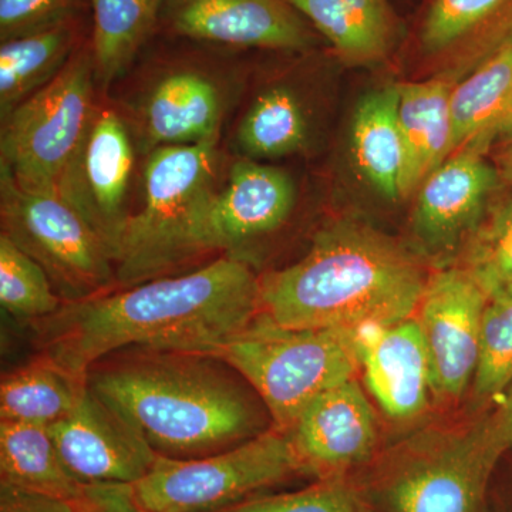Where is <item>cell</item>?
Here are the masks:
<instances>
[{"label":"cell","instance_id":"cell-28","mask_svg":"<svg viewBox=\"0 0 512 512\" xmlns=\"http://www.w3.org/2000/svg\"><path fill=\"white\" fill-rule=\"evenodd\" d=\"M97 84L109 87L150 35L164 0H90Z\"/></svg>","mask_w":512,"mask_h":512},{"label":"cell","instance_id":"cell-12","mask_svg":"<svg viewBox=\"0 0 512 512\" xmlns=\"http://www.w3.org/2000/svg\"><path fill=\"white\" fill-rule=\"evenodd\" d=\"M231 103L224 77L200 66L161 70L130 106L134 137L148 151L167 146L218 144Z\"/></svg>","mask_w":512,"mask_h":512},{"label":"cell","instance_id":"cell-15","mask_svg":"<svg viewBox=\"0 0 512 512\" xmlns=\"http://www.w3.org/2000/svg\"><path fill=\"white\" fill-rule=\"evenodd\" d=\"M49 430L64 463L83 484H136L158 458L143 434L90 387Z\"/></svg>","mask_w":512,"mask_h":512},{"label":"cell","instance_id":"cell-36","mask_svg":"<svg viewBox=\"0 0 512 512\" xmlns=\"http://www.w3.org/2000/svg\"><path fill=\"white\" fill-rule=\"evenodd\" d=\"M503 402L493 414H488V426L497 446L507 453L512 448V382L503 394Z\"/></svg>","mask_w":512,"mask_h":512},{"label":"cell","instance_id":"cell-17","mask_svg":"<svg viewBox=\"0 0 512 512\" xmlns=\"http://www.w3.org/2000/svg\"><path fill=\"white\" fill-rule=\"evenodd\" d=\"M359 372L373 399L390 419L407 421L430 403V362L416 316L355 329Z\"/></svg>","mask_w":512,"mask_h":512},{"label":"cell","instance_id":"cell-24","mask_svg":"<svg viewBox=\"0 0 512 512\" xmlns=\"http://www.w3.org/2000/svg\"><path fill=\"white\" fill-rule=\"evenodd\" d=\"M87 387V379L39 353L2 377L0 420L50 427L72 412Z\"/></svg>","mask_w":512,"mask_h":512},{"label":"cell","instance_id":"cell-34","mask_svg":"<svg viewBox=\"0 0 512 512\" xmlns=\"http://www.w3.org/2000/svg\"><path fill=\"white\" fill-rule=\"evenodd\" d=\"M0 512H87V500L86 495L72 500L0 484Z\"/></svg>","mask_w":512,"mask_h":512},{"label":"cell","instance_id":"cell-18","mask_svg":"<svg viewBox=\"0 0 512 512\" xmlns=\"http://www.w3.org/2000/svg\"><path fill=\"white\" fill-rule=\"evenodd\" d=\"M420 46L433 76L460 82L512 50V0H431Z\"/></svg>","mask_w":512,"mask_h":512},{"label":"cell","instance_id":"cell-27","mask_svg":"<svg viewBox=\"0 0 512 512\" xmlns=\"http://www.w3.org/2000/svg\"><path fill=\"white\" fill-rule=\"evenodd\" d=\"M74 55V30L67 22L0 46V116L52 82Z\"/></svg>","mask_w":512,"mask_h":512},{"label":"cell","instance_id":"cell-5","mask_svg":"<svg viewBox=\"0 0 512 512\" xmlns=\"http://www.w3.org/2000/svg\"><path fill=\"white\" fill-rule=\"evenodd\" d=\"M504 454L485 416L421 431L350 477L379 512H483Z\"/></svg>","mask_w":512,"mask_h":512},{"label":"cell","instance_id":"cell-20","mask_svg":"<svg viewBox=\"0 0 512 512\" xmlns=\"http://www.w3.org/2000/svg\"><path fill=\"white\" fill-rule=\"evenodd\" d=\"M454 84L440 76L397 84V116L406 150L403 198L419 190L424 180L453 156L450 99Z\"/></svg>","mask_w":512,"mask_h":512},{"label":"cell","instance_id":"cell-8","mask_svg":"<svg viewBox=\"0 0 512 512\" xmlns=\"http://www.w3.org/2000/svg\"><path fill=\"white\" fill-rule=\"evenodd\" d=\"M293 477L305 476L291 436L272 427L211 456H158L133 490L151 512H217Z\"/></svg>","mask_w":512,"mask_h":512},{"label":"cell","instance_id":"cell-25","mask_svg":"<svg viewBox=\"0 0 512 512\" xmlns=\"http://www.w3.org/2000/svg\"><path fill=\"white\" fill-rule=\"evenodd\" d=\"M0 484L80 500L83 484L66 466L49 427L0 421Z\"/></svg>","mask_w":512,"mask_h":512},{"label":"cell","instance_id":"cell-32","mask_svg":"<svg viewBox=\"0 0 512 512\" xmlns=\"http://www.w3.org/2000/svg\"><path fill=\"white\" fill-rule=\"evenodd\" d=\"M217 512H379L352 477L315 480L293 493L255 495Z\"/></svg>","mask_w":512,"mask_h":512},{"label":"cell","instance_id":"cell-9","mask_svg":"<svg viewBox=\"0 0 512 512\" xmlns=\"http://www.w3.org/2000/svg\"><path fill=\"white\" fill-rule=\"evenodd\" d=\"M0 221L2 234L45 269L63 303L119 288L110 248L59 194L23 190L0 170Z\"/></svg>","mask_w":512,"mask_h":512},{"label":"cell","instance_id":"cell-29","mask_svg":"<svg viewBox=\"0 0 512 512\" xmlns=\"http://www.w3.org/2000/svg\"><path fill=\"white\" fill-rule=\"evenodd\" d=\"M461 258V268L473 276L488 299L512 291V191L493 200Z\"/></svg>","mask_w":512,"mask_h":512},{"label":"cell","instance_id":"cell-22","mask_svg":"<svg viewBox=\"0 0 512 512\" xmlns=\"http://www.w3.org/2000/svg\"><path fill=\"white\" fill-rule=\"evenodd\" d=\"M397 104V84L365 94L357 103L350 128V148L357 171L380 197L389 201L403 198L406 174Z\"/></svg>","mask_w":512,"mask_h":512},{"label":"cell","instance_id":"cell-7","mask_svg":"<svg viewBox=\"0 0 512 512\" xmlns=\"http://www.w3.org/2000/svg\"><path fill=\"white\" fill-rule=\"evenodd\" d=\"M92 46L76 50L62 72L2 119L0 170L26 191L52 192L97 109Z\"/></svg>","mask_w":512,"mask_h":512},{"label":"cell","instance_id":"cell-16","mask_svg":"<svg viewBox=\"0 0 512 512\" xmlns=\"http://www.w3.org/2000/svg\"><path fill=\"white\" fill-rule=\"evenodd\" d=\"M178 35L220 45L305 52L313 36L286 0H164Z\"/></svg>","mask_w":512,"mask_h":512},{"label":"cell","instance_id":"cell-19","mask_svg":"<svg viewBox=\"0 0 512 512\" xmlns=\"http://www.w3.org/2000/svg\"><path fill=\"white\" fill-rule=\"evenodd\" d=\"M295 204V184L285 171L249 158L237 161L215 202L217 252L249 264V248L284 227Z\"/></svg>","mask_w":512,"mask_h":512},{"label":"cell","instance_id":"cell-3","mask_svg":"<svg viewBox=\"0 0 512 512\" xmlns=\"http://www.w3.org/2000/svg\"><path fill=\"white\" fill-rule=\"evenodd\" d=\"M429 278L416 251L339 220L320 229L295 264L259 276L261 312L286 328L389 325L416 315Z\"/></svg>","mask_w":512,"mask_h":512},{"label":"cell","instance_id":"cell-31","mask_svg":"<svg viewBox=\"0 0 512 512\" xmlns=\"http://www.w3.org/2000/svg\"><path fill=\"white\" fill-rule=\"evenodd\" d=\"M512 382V291L488 299L481 322L473 387L480 399L503 394Z\"/></svg>","mask_w":512,"mask_h":512},{"label":"cell","instance_id":"cell-10","mask_svg":"<svg viewBox=\"0 0 512 512\" xmlns=\"http://www.w3.org/2000/svg\"><path fill=\"white\" fill-rule=\"evenodd\" d=\"M487 293L460 265L430 274L416 319L430 362L431 397L454 403L473 383Z\"/></svg>","mask_w":512,"mask_h":512},{"label":"cell","instance_id":"cell-30","mask_svg":"<svg viewBox=\"0 0 512 512\" xmlns=\"http://www.w3.org/2000/svg\"><path fill=\"white\" fill-rule=\"evenodd\" d=\"M0 305L16 320L36 323L63 306L49 276L6 235L0 234Z\"/></svg>","mask_w":512,"mask_h":512},{"label":"cell","instance_id":"cell-37","mask_svg":"<svg viewBox=\"0 0 512 512\" xmlns=\"http://www.w3.org/2000/svg\"><path fill=\"white\" fill-rule=\"evenodd\" d=\"M498 146L497 168L500 170L504 181L512 183V127L495 144Z\"/></svg>","mask_w":512,"mask_h":512},{"label":"cell","instance_id":"cell-26","mask_svg":"<svg viewBox=\"0 0 512 512\" xmlns=\"http://www.w3.org/2000/svg\"><path fill=\"white\" fill-rule=\"evenodd\" d=\"M311 137V121L302 97L288 84L261 90L237 127L238 150L249 160H275L302 153Z\"/></svg>","mask_w":512,"mask_h":512},{"label":"cell","instance_id":"cell-35","mask_svg":"<svg viewBox=\"0 0 512 512\" xmlns=\"http://www.w3.org/2000/svg\"><path fill=\"white\" fill-rule=\"evenodd\" d=\"M87 512H151L134 494L133 485L90 484L86 491Z\"/></svg>","mask_w":512,"mask_h":512},{"label":"cell","instance_id":"cell-21","mask_svg":"<svg viewBox=\"0 0 512 512\" xmlns=\"http://www.w3.org/2000/svg\"><path fill=\"white\" fill-rule=\"evenodd\" d=\"M453 154H487L512 127V50L478 66L451 90Z\"/></svg>","mask_w":512,"mask_h":512},{"label":"cell","instance_id":"cell-1","mask_svg":"<svg viewBox=\"0 0 512 512\" xmlns=\"http://www.w3.org/2000/svg\"><path fill=\"white\" fill-rule=\"evenodd\" d=\"M259 312V276L221 255L188 274L63 303L32 326L40 353L87 379L97 363L128 348L210 355Z\"/></svg>","mask_w":512,"mask_h":512},{"label":"cell","instance_id":"cell-6","mask_svg":"<svg viewBox=\"0 0 512 512\" xmlns=\"http://www.w3.org/2000/svg\"><path fill=\"white\" fill-rule=\"evenodd\" d=\"M207 356L249 384L281 431L291 430L319 394L359 373L355 329L286 328L262 312Z\"/></svg>","mask_w":512,"mask_h":512},{"label":"cell","instance_id":"cell-23","mask_svg":"<svg viewBox=\"0 0 512 512\" xmlns=\"http://www.w3.org/2000/svg\"><path fill=\"white\" fill-rule=\"evenodd\" d=\"M328 39L349 66H370L389 55L394 22L386 0H286Z\"/></svg>","mask_w":512,"mask_h":512},{"label":"cell","instance_id":"cell-2","mask_svg":"<svg viewBox=\"0 0 512 512\" xmlns=\"http://www.w3.org/2000/svg\"><path fill=\"white\" fill-rule=\"evenodd\" d=\"M207 355L143 350L93 367L87 384L126 417L158 456L221 453L271 430L258 394Z\"/></svg>","mask_w":512,"mask_h":512},{"label":"cell","instance_id":"cell-13","mask_svg":"<svg viewBox=\"0 0 512 512\" xmlns=\"http://www.w3.org/2000/svg\"><path fill=\"white\" fill-rule=\"evenodd\" d=\"M500 170L476 151H457L419 187L412 217L417 254L444 262L463 251L503 184Z\"/></svg>","mask_w":512,"mask_h":512},{"label":"cell","instance_id":"cell-4","mask_svg":"<svg viewBox=\"0 0 512 512\" xmlns=\"http://www.w3.org/2000/svg\"><path fill=\"white\" fill-rule=\"evenodd\" d=\"M218 144L158 147L144 168L143 204L130 214L116 255L119 289L174 275L217 252Z\"/></svg>","mask_w":512,"mask_h":512},{"label":"cell","instance_id":"cell-14","mask_svg":"<svg viewBox=\"0 0 512 512\" xmlns=\"http://www.w3.org/2000/svg\"><path fill=\"white\" fill-rule=\"evenodd\" d=\"M305 477H348L379 454V424L355 379L336 384L305 410L288 431Z\"/></svg>","mask_w":512,"mask_h":512},{"label":"cell","instance_id":"cell-11","mask_svg":"<svg viewBox=\"0 0 512 512\" xmlns=\"http://www.w3.org/2000/svg\"><path fill=\"white\" fill-rule=\"evenodd\" d=\"M134 168L130 128L120 113L97 106L76 153L64 168L57 194L106 242L116 262L130 212L127 194Z\"/></svg>","mask_w":512,"mask_h":512},{"label":"cell","instance_id":"cell-33","mask_svg":"<svg viewBox=\"0 0 512 512\" xmlns=\"http://www.w3.org/2000/svg\"><path fill=\"white\" fill-rule=\"evenodd\" d=\"M77 0H0V39L30 35L67 22Z\"/></svg>","mask_w":512,"mask_h":512}]
</instances>
